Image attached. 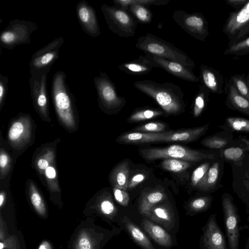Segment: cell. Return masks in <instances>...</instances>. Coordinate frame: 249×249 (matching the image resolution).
I'll return each instance as SVG.
<instances>
[{"label":"cell","instance_id":"cell-14","mask_svg":"<svg viewBox=\"0 0 249 249\" xmlns=\"http://www.w3.org/2000/svg\"><path fill=\"white\" fill-rule=\"evenodd\" d=\"M76 13L79 24L86 34L93 37L101 35L96 11L87 1L81 0L77 3Z\"/></svg>","mask_w":249,"mask_h":249},{"label":"cell","instance_id":"cell-28","mask_svg":"<svg viewBox=\"0 0 249 249\" xmlns=\"http://www.w3.org/2000/svg\"><path fill=\"white\" fill-rule=\"evenodd\" d=\"M165 197L164 192L160 190L153 191L145 195L141 200L139 205L140 213L146 215L149 210L156 204Z\"/></svg>","mask_w":249,"mask_h":249},{"label":"cell","instance_id":"cell-13","mask_svg":"<svg viewBox=\"0 0 249 249\" xmlns=\"http://www.w3.org/2000/svg\"><path fill=\"white\" fill-rule=\"evenodd\" d=\"M222 203L229 249H239V221L236 207L227 196H223Z\"/></svg>","mask_w":249,"mask_h":249},{"label":"cell","instance_id":"cell-4","mask_svg":"<svg viewBox=\"0 0 249 249\" xmlns=\"http://www.w3.org/2000/svg\"><path fill=\"white\" fill-rule=\"evenodd\" d=\"M93 83L98 105L103 112L108 114H116L125 105L126 99L118 94L115 85L107 73L100 71L99 75L93 78Z\"/></svg>","mask_w":249,"mask_h":249},{"label":"cell","instance_id":"cell-6","mask_svg":"<svg viewBox=\"0 0 249 249\" xmlns=\"http://www.w3.org/2000/svg\"><path fill=\"white\" fill-rule=\"evenodd\" d=\"M108 28L120 37L133 36L138 22L125 9L104 4L101 8Z\"/></svg>","mask_w":249,"mask_h":249},{"label":"cell","instance_id":"cell-51","mask_svg":"<svg viewBox=\"0 0 249 249\" xmlns=\"http://www.w3.org/2000/svg\"><path fill=\"white\" fill-rule=\"evenodd\" d=\"M5 199V194L4 191H1L0 194V207H2Z\"/></svg>","mask_w":249,"mask_h":249},{"label":"cell","instance_id":"cell-7","mask_svg":"<svg viewBox=\"0 0 249 249\" xmlns=\"http://www.w3.org/2000/svg\"><path fill=\"white\" fill-rule=\"evenodd\" d=\"M37 28V25L33 21L14 19L1 32L0 45L12 50L18 45L29 44L32 33Z\"/></svg>","mask_w":249,"mask_h":249},{"label":"cell","instance_id":"cell-49","mask_svg":"<svg viewBox=\"0 0 249 249\" xmlns=\"http://www.w3.org/2000/svg\"><path fill=\"white\" fill-rule=\"evenodd\" d=\"M249 1V0H225L227 4L234 8L235 11L242 8Z\"/></svg>","mask_w":249,"mask_h":249},{"label":"cell","instance_id":"cell-43","mask_svg":"<svg viewBox=\"0 0 249 249\" xmlns=\"http://www.w3.org/2000/svg\"><path fill=\"white\" fill-rule=\"evenodd\" d=\"M210 167V163L205 162L195 169L191 176V184L193 187H196L205 176Z\"/></svg>","mask_w":249,"mask_h":249},{"label":"cell","instance_id":"cell-12","mask_svg":"<svg viewBox=\"0 0 249 249\" xmlns=\"http://www.w3.org/2000/svg\"><path fill=\"white\" fill-rule=\"evenodd\" d=\"M62 36L54 39L33 53L29 63L31 72L48 71L58 58L60 49L64 43Z\"/></svg>","mask_w":249,"mask_h":249},{"label":"cell","instance_id":"cell-53","mask_svg":"<svg viewBox=\"0 0 249 249\" xmlns=\"http://www.w3.org/2000/svg\"><path fill=\"white\" fill-rule=\"evenodd\" d=\"M5 247H6V245L4 244V243L1 241L0 242V249H3L4 248H5Z\"/></svg>","mask_w":249,"mask_h":249},{"label":"cell","instance_id":"cell-39","mask_svg":"<svg viewBox=\"0 0 249 249\" xmlns=\"http://www.w3.org/2000/svg\"><path fill=\"white\" fill-rule=\"evenodd\" d=\"M229 140L225 138L217 136H213L205 138L201 142L205 147L215 149H221L226 146Z\"/></svg>","mask_w":249,"mask_h":249},{"label":"cell","instance_id":"cell-19","mask_svg":"<svg viewBox=\"0 0 249 249\" xmlns=\"http://www.w3.org/2000/svg\"><path fill=\"white\" fill-rule=\"evenodd\" d=\"M156 64L146 55H140L136 59L120 64L118 68L124 72L133 75H142L148 74Z\"/></svg>","mask_w":249,"mask_h":249},{"label":"cell","instance_id":"cell-33","mask_svg":"<svg viewBox=\"0 0 249 249\" xmlns=\"http://www.w3.org/2000/svg\"><path fill=\"white\" fill-rule=\"evenodd\" d=\"M55 158L50 162L46 169L44 175L45 177L47 185L52 192H59L60 188L57 178V172L55 167Z\"/></svg>","mask_w":249,"mask_h":249},{"label":"cell","instance_id":"cell-44","mask_svg":"<svg viewBox=\"0 0 249 249\" xmlns=\"http://www.w3.org/2000/svg\"><path fill=\"white\" fill-rule=\"evenodd\" d=\"M245 151L240 147H230L223 150L222 156L227 160L237 161L243 157Z\"/></svg>","mask_w":249,"mask_h":249},{"label":"cell","instance_id":"cell-5","mask_svg":"<svg viewBox=\"0 0 249 249\" xmlns=\"http://www.w3.org/2000/svg\"><path fill=\"white\" fill-rule=\"evenodd\" d=\"M139 153L140 156L146 160L171 158L193 162L214 159L212 154H206L178 144L162 148H141L139 150Z\"/></svg>","mask_w":249,"mask_h":249},{"label":"cell","instance_id":"cell-36","mask_svg":"<svg viewBox=\"0 0 249 249\" xmlns=\"http://www.w3.org/2000/svg\"><path fill=\"white\" fill-rule=\"evenodd\" d=\"M167 124L163 122L155 121L137 126L132 130L144 133H162L167 132Z\"/></svg>","mask_w":249,"mask_h":249},{"label":"cell","instance_id":"cell-21","mask_svg":"<svg viewBox=\"0 0 249 249\" xmlns=\"http://www.w3.org/2000/svg\"><path fill=\"white\" fill-rule=\"evenodd\" d=\"M209 124L192 128L171 130L163 139L162 142H181L188 143L199 139L206 132Z\"/></svg>","mask_w":249,"mask_h":249},{"label":"cell","instance_id":"cell-30","mask_svg":"<svg viewBox=\"0 0 249 249\" xmlns=\"http://www.w3.org/2000/svg\"><path fill=\"white\" fill-rule=\"evenodd\" d=\"M127 10L138 23L149 24L152 20L153 14L149 7L137 3L129 5Z\"/></svg>","mask_w":249,"mask_h":249},{"label":"cell","instance_id":"cell-11","mask_svg":"<svg viewBox=\"0 0 249 249\" xmlns=\"http://www.w3.org/2000/svg\"><path fill=\"white\" fill-rule=\"evenodd\" d=\"M172 18L181 28L197 40L204 42L209 35L208 23L201 13H188L177 10L174 12Z\"/></svg>","mask_w":249,"mask_h":249},{"label":"cell","instance_id":"cell-52","mask_svg":"<svg viewBox=\"0 0 249 249\" xmlns=\"http://www.w3.org/2000/svg\"><path fill=\"white\" fill-rule=\"evenodd\" d=\"M243 141L245 142L246 144V147L244 148L245 151H249V140L247 139H243Z\"/></svg>","mask_w":249,"mask_h":249},{"label":"cell","instance_id":"cell-3","mask_svg":"<svg viewBox=\"0 0 249 249\" xmlns=\"http://www.w3.org/2000/svg\"><path fill=\"white\" fill-rule=\"evenodd\" d=\"M135 46L145 54L178 62L192 70L196 67L194 61L182 50L154 35L147 33L140 36Z\"/></svg>","mask_w":249,"mask_h":249},{"label":"cell","instance_id":"cell-8","mask_svg":"<svg viewBox=\"0 0 249 249\" xmlns=\"http://www.w3.org/2000/svg\"><path fill=\"white\" fill-rule=\"evenodd\" d=\"M34 122L29 114H21L15 118L8 128L7 139L14 150H23L30 145L34 133Z\"/></svg>","mask_w":249,"mask_h":249},{"label":"cell","instance_id":"cell-10","mask_svg":"<svg viewBox=\"0 0 249 249\" xmlns=\"http://www.w3.org/2000/svg\"><path fill=\"white\" fill-rule=\"evenodd\" d=\"M49 71L31 72L29 79L30 94L36 111L44 121H51L47 80Z\"/></svg>","mask_w":249,"mask_h":249},{"label":"cell","instance_id":"cell-45","mask_svg":"<svg viewBox=\"0 0 249 249\" xmlns=\"http://www.w3.org/2000/svg\"><path fill=\"white\" fill-rule=\"evenodd\" d=\"M99 208L102 213L107 216H112L116 213L115 206L109 197L102 199L99 204Z\"/></svg>","mask_w":249,"mask_h":249},{"label":"cell","instance_id":"cell-47","mask_svg":"<svg viewBox=\"0 0 249 249\" xmlns=\"http://www.w3.org/2000/svg\"><path fill=\"white\" fill-rule=\"evenodd\" d=\"M8 77L0 74V109H1L6 97L8 91Z\"/></svg>","mask_w":249,"mask_h":249},{"label":"cell","instance_id":"cell-41","mask_svg":"<svg viewBox=\"0 0 249 249\" xmlns=\"http://www.w3.org/2000/svg\"><path fill=\"white\" fill-rule=\"evenodd\" d=\"M75 249H94L92 239L87 231H80L75 242Z\"/></svg>","mask_w":249,"mask_h":249},{"label":"cell","instance_id":"cell-17","mask_svg":"<svg viewBox=\"0 0 249 249\" xmlns=\"http://www.w3.org/2000/svg\"><path fill=\"white\" fill-rule=\"evenodd\" d=\"M171 130L162 133H144L137 131L125 132L119 136L116 142L125 144H140L162 142Z\"/></svg>","mask_w":249,"mask_h":249},{"label":"cell","instance_id":"cell-55","mask_svg":"<svg viewBox=\"0 0 249 249\" xmlns=\"http://www.w3.org/2000/svg\"><path fill=\"white\" fill-rule=\"evenodd\" d=\"M247 249H249V241H248Z\"/></svg>","mask_w":249,"mask_h":249},{"label":"cell","instance_id":"cell-18","mask_svg":"<svg viewBox=\"0 0 249 249\" xmlns=\"http://www.w3.org/2000/svg\"><path fill=\"white\" fill-rule=\"evenodd\" d=\"M199 81L210 92L221 94L224 91V78L220 72L207 65L201 64L199 68Z\"/></svg>","mask_w":249,"mask_h":249},{"label":"cell","instance_id":"cell-1","mask_svg":"<svg viewBox=\"0 0 249 249\" xmlns=\"http://www.w3.org/2000/svg\"><path fill=\"white\" fill-rule=\"evenodd\" d=\"M134 86L152 98L165 115L176 116L185 111L184 93L181 89L174 83H159L151 80H143L135 82Z\"/></svg>","mask_w":249,"mask_h":249},{"label":"cell","instance_id":"cell-40","mask_svg":"<svg viewBox=\"0 0 249 249\" xmlns=\"http://www.w3.org/2000/svg\"><path fill=\"white\" fill-rule=\"evenodd\" d=\"M12 159L10 155L2 147L0 152V178L2 179L6 177L12 166Z\"/></svg>","mask_w":249,"mask_h":249},{"label":"cell","instance_id":"cell-26","mask_svg":"<svg viewBox=\"0 0 249 249\" xmlns=\"http://www.w3.org/2000/svg\"><path fill=\"white\" fill-rule=\"evenodd\" d=\"M219 174V164L216 162L210 166L196 188L203 191H208L213 189L217 182Z\"/></svg>","mask_w":249,"mask_h":249},{"label":"cell","instance_id":"cell-9","mask_svg":"<svg viewBox=\"0 0 249 249\" xmlns=\"http://www.w3.org/2000/svg\"><path fill=\"white\" fill-rule=\"evenodd\" d=\"M222 31L228 37V46L249 36V1L240 9L229 14Z\"/></svg>","mask_w":249,"mask_h":249},{"label":"cell","instance_id":"cell-22","mask_svg":"<svg viewBox=\"0 0 249 249\" xmlns=\"http://www.w3.org/2000/svg\"><path fill=\"white\" fill-rule=\"evenodd\" d=\"M141 225L144 231L157 244L165 247L172 246L173 241L171 236L161 227L147 219H143Z\"/></svg>","mask_w":249,"mask_h":249},{"label":"cell","instance_id":"cell-38","mask_svg":"<svg viewBox=\"0 0 249 249\" xmlns=\"http://www.w3.org/2000/svg\"><path fill=\"white\" fill-rule=\"evenodd\" d=\"M226 121L232 130L249 132V120L242 117H229L226 118Z\"/></svg>","mask_w":249,"mask_h":249},{"label":"cell","instance_id":"cell-23","mask_svg":"<svg viewBox=\"0 0 249 249\" xmlns=\"http://www.w3.org/2000/svg\"><path fill=\"white\" fill-rule=\"evenodd\" d=\"M130 168L127 160L116 165L110 173V181L114 188L127 190Z\"/></svg>","mask_w":249,"mask_h":249},{"label":"cell","instance_id":"cell-2","mask_svg":"<svg viewBox=\"0 0 249 249\" xmlns=\"http://www.w3.org/2000/svg\"><path fill=\"white\" fill-rule=\"evenodd\" d=\"M67 75L57 71L53 75L51 93L58 120L68 131L77 129L78 115L74 95L67 83Z\"/></svg>","mask_w":249,"mask_h":249},{"label":"cell","instance_id":"cell-37","mask_svg":"<svg viewBox=\"0 0 249 249\" xmlns=\"http://www.w3.org/2000/svg\"><path fill=\"white\" fill-rule=\"evenodd\" d=\"M245 74H236L231 78L238 92L249 100V85Z\"/></svg>","mask_w":249,"mask_h":249},{"label":"cell","instance_id":"cell-29","mask_svg":"<svg viewBox=\"0 0 249 249\" xmlns=\"http://www.w3.org/2000/svg\"><path fill=\"white\" fill-rule=\"evenodd\" d=\"M210 91L202 85L199 86V89L196 94L192 105V112L195 118L199 116L205 109L209 101Z\"/></svg>","mask_w":249,"mask_h":249},{"label":"cell","instance_id":"cell-25","mask_svg":"<svg viewBox=\"0 0 249 249\" xmlns=\"http://www.w3.org/2000/svg\"><path fill=\"white\" fill-rule=\"evenodd\" d=\"M164 114V111L160 109L144 107L134 110L127 119V121L130 124L136 123L152 119Z\"/></svg>","mask_w":249,"mask_h":249},{"label":"cell","instance_id":"cell-54","mask_svg":"<svg viewBox=\"0 0 249 249\" xmlns=\"http://www.w3.org/2000/svg\"><path fill=\"white\" fill-rule=\"evenodd\" d=\"M246 80L248 82V83L249 84V73L247 75V76H246Z\"/></svg>","mask_w":249,"mask_h":249},{"label":"cell","instance_id":"cell-16","mask_svg":"<svg viewBox=\"0 0 249 249\" xmlns=\"http://www.w3.org/2000/svg\"><path fill=\"white\" fill-rule=\"evenodd\" d=\"M206 249H228L223 232L217 224L215 214L209 217L203 236Z\"/></svg>","mask_w":249,"mask_h":249},{"label":"cell","instance_id":"cell-48","mask_svg":"<svg viewBox=\"0 0 249 249\" xmlns=\"http://www.w3.org/2000/svg\"><path fill=\"white\" fill-rule=\"evenodd\" d=\"M145 178V176L142 173H137L134 175L129 179L127 190H131L142 182Z\"/></svg>","mask_w":249,"mask_h":249},{"label":"cell","instance_id":"cell-56","mask_svg":"<svg viewBox=\"0 0 249 249\" xmlns=\"http://www.w3.org/2000/svg\"></svg>","mask_w":249,"mask_h":249},{"label":"cell","instance_id":"cell-20","mask_svg":"<svg viewBox=\"0 0 249 249\" xmlns=\"http://www.w3.org/2000/svg\"><path fill=\"white\" fill-rule=\"evenodd\" d=\"M224 91L227 95L226 104L229 107L249 115V100L238 92L231 77L224 86Z\"/></svg>","mask_w":249,"mask_h":249},{"label":"cell","instance_id":"cell-34","mask_svg":"<svg viewBox=\"0 0 249 249\" xmlns=\"http://www.w3.org/2000/svg\"><path fill=\"white\" fill-rule=\"evenodd\" d=\"M249 53V36L239 42L233 44L225 50V55L242 56Z\"/></svg>","mask_w":249,"mask_h":249},{"label":"cell","instance_id":"cell-24","mask_svg":"<svg viewBox=\"0 0 249 249\" xmlns=\"http://www.w3.org/2000/svg\"><path fill=\"white\" fill-rule=\"evenodd\" d=\"M146 216L167 229L172 228L175 221L173 211L168 206L165 205L153 206Z\"/></svg>","mask_w":249,"mask_h":249},{"label":"cell","instance_id":"cell-46","mask_svg":"<svg viewBox=\"0 0 249 249\" xmlns=\"http://www.w3.org/2000/svg\"><path fill=\"white\" fill-rule=\"evenodd\" d=\"M113 192L116 201L121 205L126 206L128 204L130 198L126 191L119 188H113Z\"/></svg>","mask_w":249,"mask_h":249},{"label":"cell","instance_id":"cell-27","mask_svg":"<svg viewBox=\"0 0 249 249\" xmlns=\"http://www.w3.org/2000/svg\"><path fill=\"white\" fill-rule=\"evenodd\" d=\"M125 226L133 240L143 249H155L146 235L133 222L125 218Z\"/></svg>","mask_w":249,"mask_h":249},{"label":"cell","instance_id":"cell-50","mask_svg":"<svg viewBox=\"0 0 249 249\" xmlns=\"http://www.w3.org/2000/svg\"><path fill=\"white\" fill-rule=\"evenodd\" d=\"M51 244L47 241H43L39 246L38 249H52Z\"/></svg>","mask_w":249,"mask_h":249},{"label":"cell","instance_id":"cell-35","mask_svg":"<svg viewBox=\"0 0 249 249\" xmlns=\"http://www.w3.org/2000/svg\"><path fill=\"white\" fill-rule=\"evenodd\" d=\"M170 0H113L115 6L125 9L132 3H137L149 7L150 5H164L168 3Z\"/></svg>","mask_w":249,"mask_h":249},{"label":"cell","instance_id":"cell-32","mask_svg":"<svg viewBox=\"0 0 249 249\" xmlns=\"http://www.w3.org/2000/svg\"><path fill=\"white\" fill-rule=\"evenodd\" d=\"M192 165V162L176 159H164L160 166L163 169L173 172H180L186 170Z\"/></svg>","mask_w":249,"mask_h":249},{"label":"cell","instance_id":"cell-31","mask_svg":"<svg viewBox=\"0 0 249 249\" xmlns=\"http://www.w3.org/2000/svg\"><path fill=\"white\" fill-rule=\"evenodd\" d=\"M28 193L32 205L36 211L41 216L46 214V208L44 200L34 183L29 181Z\"/></svg>","mask_w":249,"mask_h":249},{"label":"cell","instance_id":"cell-42","mask_svg":"<svg viewBox=\"0 0 249 249\" xmlns=\"http://www.w3.org/2000/svg\"><path fill=\"white\" fill-rule=\"evenodd\" d=\"M210 197L202 196L196 198L189 203V207L191 211L200 212L207 209L211 203Z\"/></svg>","mask_w":249,"mask_h":249},{"label":"cell","instance_id":"cell-15","mask_svg":"<svg viewBox=\"0 0 249 249\" xmlns=\"http://www.w3.org/2000/svg\"><path fill=\"white\" fill-rule=\"evenodd\" d=\"M145 55L154 62L157 68L164 69L168 73L178 78L189 82H199V77L195 74L193 70L175 61L160 58L151 54Z\"/></svg>","mask_w":249,"mask_h":249}]
</instances>
